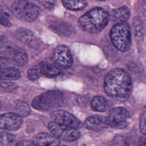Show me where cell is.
Here are the masks:
<instances>
[{"instance_id": "27", "label": "cell", "mask_w": 146, "mask_h": 146, "mask_svg": "<svg viewBox=\"0 0 146 146\" xmlns=\"http://www.w3.org/2000/svg\"><path fill=\"white\" fill-rule=\"evenodd\" d=\"M27 78L31 80H35L41 77L42 75L41 74L38 64L29 69L27 72Z\"/></svg>"}, {"instance_id": "34", "label": "cell", "mask_w": 146, "mask_h": 146, "mask_svg": "<svg viewBox=\"0 0 146 146\" xmlns=\"http://www.w3.org/2000/svg\"><path fill=\"white\" fill-rule=\"evenodd\" d=\"M97 1H107V0H97Z\"/></svg>"}, {"instance_id": "35", "label": "cell", "mask_w": 146, "mask_h": 146, "mask_svg": "<svg viewBox=\"0 0 146 146\" xmlns=\"http://www.w3.org/2000/svg\"><path fill=\"white\" fill-rule=\"evenodd\" d=\"M1 102H0V108H1Z\"/></svg>"}, {"instance_id": "28", "label": "cell", "mask_w": 146, "mask_h": 146, "mask_svg": "<svg viewBox=\"0 0 146 146\" xmlns=\"http://www.w3.org/2000/svg\"><path fill=\"white\" fill-rule=\"evenodd\" d=\"M0 87L3 90L11 92L17 90L18 88V85L10 80H6L0 82Z\"/></svg>"}, {"instance_id": "9", "label": "cell", "mask_w": 146, "mask_h": 146, "mask_svg": "<svg viewBox=\"0 0 146 146\" xmlns=\"http://www.w3.org/2000/svg\"><path fill=\"white\" fill-rule=\"evenodd\" d=\"M50 116L54 121L76 129L81 128L83 125L79 119L69 112L63 110H57L52 111Z\"/></svg>"}, {"instance_id": "24", "label": "cell", "mask_w": 146, "mask_h": 146, "mask_svg": "<svg viewBox=\"0 0 146 146\" xmlns=\"http://www.w3.org/2000/svg\"><path fill=\"white\" fill-rule=\"evenodd\" d=\"M15 136L6 132H0V146H13Z\"/></svg>"}, {"instance_id": "11", "label": "cell", "mask_w": 146, "mask_h": 146, "mask_svg": "<svg viewBox=\"0 0 146 146\" xmlns=\"http://www.w3.org/2000/svg\"><path fill=\"white\" fill-rule=\"evenodd\" d=\"M35 146H59L60 140L54 135L41 132L34 136L32 139Z\"/></svg>"}, {"instance_id": "21", "label": "cell", "mask_w": 146, "mask_h": 146, "mask_svg": "<svg viewBox=\"0 0 146 146\" xmlns=\"http://www.w3.org/2000/svg\"><path fill=\"white\" fill-rule=\"evenodd\" d=\"M132 137L128 135H118L112 140L111 146H135Z\"/></svg>"}, {"instance_id": "19", "label": "cell", "mask_w": 146, "mask_h": 146, "mask_svg": "<svg viewBox=\"0 0 146 146\" xmlns=\"http://www.w3.org/2000/svg\"><path fill=\"white\" fill-rule=\"evenodd\" d=\"M91 106L94 111L105 112L109 108L110 103L105 98L101 96H96L92 99Z\"/></svg>"}, {"instance_id": "36", "label": "cell", "mask_w": 146, "mask_h": 146, "mask_svg": "<svg viewBox=\"0 0 146 146\" xmlns=\"http://www.w3.org/2000/svg\"><path fill=\"white\" fill-rule=\"evenodd\" d=\"M61 146H66V145H61Z\"/></svg>"}, {"instance_id": "26", "label": "cell", "mask_w": 146, "mask_h": 146, "mask_svg": "<svg viewBox=\"0 0 146 146\" xmlns=\"http://www.w3.org/2000/svg\"><path fill=\"white\" fill-rule=\"evenodd\" d=\"M145 26L137 17H136L133 19V29L135 35L137 37H141L145 30Z\"/></svg>"}, {"instance_id": "18", "label": "cell", "mask_w": 146, "mask_h": 146, "mask_svg": "<svg viewBox=\"0 0 146 146\" xmlns=\"http://www.w3.org/2000/svg\"><path fill=\"white\" fill-rule=\"evenodd\" d=\"M11 11L6 4L0 0V24L9 27L11 25Z\"/></svg>"}, {"instance_id": "17", "label": "cell", "mask_w": 146, "mask_h": 146, "mask_svg": "<svg viewBox=\"0 0 146 146\" xmlns=\"http://www.w3.org/2000/svg\"><path fill=\"white\" fill-rule=\"evenodd\" d=\"M21 76L20 72L15 67H5L0 68V80H14Z\"/></svg>"}, {"instance_id": "12", "label": "cell", "mask_w": 146, "mask_h": 146, "mask_svg": "<svg viewBox=\"0 0 146 146\" xmlns=\"http://www.w3.org/2000/svg\"><path fill=\"white\" fill-rule=\"evenodd\" d=\"M42 75L48 78H55L62 74V70L56 66V64L52 60L46 59L38 64Z\"/></svg>"}, {"instance_id": "3", "label": "cell", "mask_w": 146, "mask_h": 146, "mask_svg": "<svg viewBox=\"0 0 146 146\" xmlns=\"http://www.w3.org/2000/svg\"><path fill=\"white\" fill-rule=\"evenodd\" d=\"M64 96L57 90L45 92L35 96L31 103L33 107L41 111H47L61 107L64 103Z\"/></svg>"}, {"instance_id": "22", "label": "cell", "mask_w": 146, "mask_h": 146, "mask_svg": "<svg viewBox=\"0 0 146 146\" xmlns=\"http://www.w3.org/2000/svg\"><path fill=\"white\" fill-rule=\"evenodd\" d=\"M63 6L71 10H80L87 6L86 0H62Z\"/></svg>"}, {"instance_id": "2", "label": "cell", "mask_w": 146, "mask_h": 146, "mask_svg": "<svg viewBox=\"0 0 146 146\" xmlns=\"http://www.w3.org/2000/svg\"><path fill=\"white\" fill-rule=\"evenodd\" d=\"M109 19L110 15L106 10L96 7L80 17L78 20V25L83 31L96 33L105 28Z\"/></svg>"}, {"instance_id": "8", "label": "cell", "mask_w": 146, "mask_h": 146, "mask_svg": "<svg viewBox=\"0 0 146 146\" xmlns=\"http://www.w3.org/2000/svg\"><path fill=\"white\" fill-rule=\"evenodd\" d=\"M52 59L56 65L66 69L71 67L73 62L70 49L64 45H59L54 48L52 53Z\"/></svg>"}, {"instance_id": "13", "label": "cell", "mask_w": 146, "mask_h": 146, "mask_svg": "<svg viewBox=\"0 0 146 146\" xmlns=\"http://www.w3.org/2000/svg\"><path fill=\"white\" fill-rule=\"evenodd\" d=\"M16 36L21 42L31 47L39 46V39L30 30L26 29H19L17 31Z\"/></svg>"}, {"instance_id": "6", "label": "cell", "mask_w": 146, "mask_h": 146, "mask_svg": "<svg viewBox=\"0 0 146 146\" xmlns=\"http://www.w3.org/2000/svg\"><path fill=\"white\" fill-rule=\"evenodd\" d=\"M129 114L123 107H115L111 109L105 117L106 123L114 129H123L127 125Z\"/></svg>"}, {"instance_id": "1", "label": "cell", "mask_w": 146, "mask_h": 146, "mask_svg": "<svg viewBox=\"0 0 146 146\" xmlns=\"http://www.w3.org/2000/svg\"><path fill=\"white\" fill-rule=\"evenodd\" d=\"M104 89L106 93L112 99L124 101L129 98L132 91L131 78L122 69H113L104 78Z\"/></svg>"}, {"instance_id": "29", "label": "cell", "mask_w": 146, "mask_h": 146, "mask_svg": "<svg viewBox=\"0 0 146 146\" xmlns=\"http://www.w3.org/2000/svg\"><path fill=\"white\" fill-rule=\"evenodd\" d=\"M139 127L141 132L144 135H146V106L143 108L141 112L139 121Z\"/></svg>"}, {"instance_id": "30", "label": "cell", "mask_w": 146, "mask_h": 146, "mask_svg": "<svg viewBox=\"0 0 146 146\" xmlns=\"http://www.w3.org/2000/svg\"><path fill=\"white\" fill-rule=\"evenodd\" d=\"M10 60L6 57L0 56V68L5 67L10 63Z\"/></svg>"}, {"instance_id": "25", "label": "cell", "mask_w": 146, "mask_h": 146, "mask_svg": "<svg viewBox=\"0 0 146 146\" xmlns=\"http://www.w3.org/2000/svg\"><path fill=\"white\" fill-rule=\"evenodd\" d=\"M137 17L146 27V2L140 0L137 5Z\"/></svg>"}, {"instance_id": "4", "label": "cell", "mask_w": 146, "mask_h": 146, "mask_svg": "<svg viewBox=\"0 0 146 146\" xmlns=\"http://www.w3.org/2000/svg\"><path fill=\"white\" fill-rule=\"evenodd\" d=\"M110 39L117 50L121 51L128 50L131 44V32L128 25L126 22L116 23L111 30Z\"/></svg>"}, {"instance_id": "31", "label": "cell", "mask_w": 146, "mask_h": 146, "mask_svg": "<svg viewBox=\"0 0 146 146\" xmlns=\"http://www.w3.org/2000/svg\"><path fill=\"white\" fill-rule=\"evenodd\" d=\"M16 146H35L32 141L28 140H22L18 143Z\"/></svg>"}, {"instance_id": "14", "label": "cell", "mask_w": 146, "mask_h": 146, "mask_svg": "<svg viewBox=\"0 0 146 146\" xmlns=\"http://www.w3.org/2000/svg\"><path fill=\"white\" fill-rule=\"evenodd\" d=\"M49 27L55 33L63 36H70L74 33L73 27L62 21L52 20L50 22Z\"/></svg>"}, {"instance_id": "32", "label": "cell", "mask_w": 146, "mask_h": 146, "mask_svg": "<svg viewBox=\"0 0 146 146\" xmlns=\"http://www.w3.org/2000/svg\"><path fill=\"white\" fill-rule=\"evenodd\" d=\"M137 146H146V135H144L140 138Z\"/></svg>"}, {"instance_id": "10", "label": "cell", "mask_w": 146, "mask_h": 146, "mask_svg": "<svg viewBox=\"0 0 146 146\" xmlns=\"http://www.w3.org/2000/svg\"><path fill=\"white\" fill-rule=\"evenodd\" d=\"M22 123L21 117L14 112H7L0 116V129L9 131H17Z\"/></svg>"}, {"instance_id": "15", "label": "cell", "mask_w": 146, "mask_h": 146, "mask_svg": "<svg viewBox=\"0 0 146 146\" xmlns=\"http://www.w3.org/2000/svg\"><path fill=\"white\" fill-rule=\"evenodd\" d=\"M84 126L88 129L99 131L105 128L107 125L105 117L99 115H94L88 117L84 121Z\"/></svg>"}, {"instance_id": "5", "label": "cell", "mask_w": 146, "mask_h": 146, "mask_svg": "<svg viewBox=\"0 0 146 146\" xmlns=\"http://www.w3.org/2000/svg\"><path fill=\"white\" fill-rule=\"evenodd\" d=\"M12 13L26 22H33L39 15L38 7L26 0H15L11 6Z\"/></svg>"}, {"instance_id": "16", "label": "cell", "mask_w": 146, "mask_h": 146, "mask_svg": "<svg viewBox=\"0 0 146 146\" xmlns=\"http://www.w3.org/2000/svg\"><path fill=\"white\" fill-rule=\"evenodd\" d=\"M130 16V11L129 9L123 6L119 8L113 10L110 15V18L111 20L115 22L121 23L125 22Z\"/></svg>"}, {"instance_id": "20", "label": "cell", "mask_w": 146, "mask_h": 146, "mask_svg": "<svg viewBox=\"0 0 146 146\" xmlns=\"http://www.w3.org/2000/svg\"><path fill=\"white\" fill-rule=\"evenodd\" d=\"M14 112L21 117L27 116L30 113V108L28 104L22 100H17L13 104Z\"/></svg>"}, {"instance_id": "33", "label": "cell", "mask_w": 146, "mask_h": 146, "mask_svg": "<svg viewBox=\"0 0 146 146\" xmlns=\"http://www.w3.org/2000/svg\"><path fill=\"white\" fill-rule=\"evenodd\" d=\"M43 5L47 7H50L54 5L53 0H43Z\"/></svg>"}, {"instance_id": "7", "label": "cell", "mask_w": 146, "mask_h": 146, "mask_svg": "<svg viewBox=\"0 0 146 146\" xmlns=\"http://www.w3.org/2000/svg\"><path fill=\"white\" fill-rule=\"evenodd\" d=\"M48 128L52 135L58 139L66 141L77 140L80 136L78 129L52 121L48 123Z\"/></svg>"}, {"instance_id": "23", "label": "cell", "mask_w": 146, "mask_h": 146, "mask_svg": "<svg viewBox=\"0 0 146 146\" xmlns=\"http://www.w3.org/2000/svg\"><path fill=\"white\" fill-rule=\"evenodd\" d=\"M27 55L26 52L20 47L18 49L11 60L16 65L22 66L27 61Z\"/></svg>"}]
</instances>
